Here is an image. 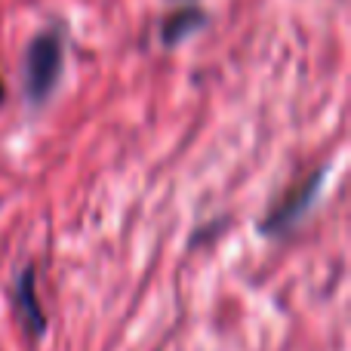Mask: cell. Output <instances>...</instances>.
<instances>
[{"instance_id": "cell-1", "label": "cell", "mask_w": 351, "mask_h": 351, "mask_svg": "<svg viewBox=\"0 0 351 351\" xmlns=\"http://www.w3.org/2000/svg\"><path fill=\"white\" fill-rule=\"evenodd\" d=\"M65 65V47L56 31H40L31 37L22 62V84L31 105H43L56 93Z\"/></svg>"}, {"instance_id": "cell-4", "label": "cell", "mask_w": 351, "mask_h": 351, "mask_svg": "<svg viewBox=\"0 0 351 351\" xmlns=\"http://www.w3.org/2000/svg\"><path fill=\"white\" fill-rule=\"evenodd\" d=\"M204 25H206V12L200 10V6H182V10H176L164 19V25H160V40H164V47H179L182 40H188V37H191L194 31H200Z\"/></svg>"}, {"instance_id": "cell-5", "label": "cell", "mask_w": 351, "mask_h": 351, "mask_svg": "<svg viewBox=\"0 0 351 351\" xmlns=\"http://www.w3.org/2000/svg\"><path fill=\"white\" fill-rule=\"evenodd\" d=\"M3 99H6V86H3V80H0V105H3Z\"/></svg>"}, {"instance_id": "cell-2", "label": "cell", "mask_w": 351, "mask_h": 351, "mask_svg": "<svg viewBox=\"0 0 351 351\" xmlns=\"http://www.w3.org/2000/svg\"><path fill=\"white\" fill-rule=\"evenodd\" d=\"M324 179H327V167H321V170H315L311 176H305V179L296 182L290 191L280 194V197L274 200V206L268 210V216L259 222L262 234L274 237V234H287V231L296 228V225L308 216V210L315 206V200L321 197Z\"/></svg>"}, {"instance_id": "cell-3", "label": "cell", "mask_w": 351, "mask_h": 351, "mask_svg": "<svg viewBox=\"0 0 351 351\" xmlns=\"http://www.w3.org/2000/svg\"><path fill=\"white\" fill-rule=\"evenodd\" d=\"M16 302H19V311H22V317H25L28 333H34V336L47 333V315H43L40 302H37V268L34 265H25L22 274H19Z\"/></svg>"}]
</instances>
